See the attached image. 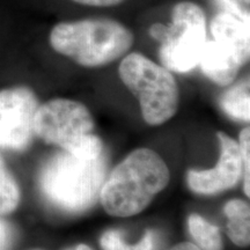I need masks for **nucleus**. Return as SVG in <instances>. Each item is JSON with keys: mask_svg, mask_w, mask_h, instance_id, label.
Segmentation results:
<instances>
[{"mask_svg": "<svg viewBox=\"0 0 250 250\" xmlns=\"http://www.w3.org/2000/svg\"><path fill=\"white\" fill-rule=\"evenodd\" d=\"M169 180V168L158 153L134 149L105 177L100 202L110 215L132 217L145 210Z\"/></svg>", "mask_w": 250, "mask_h": 250, "instance_id": "obj_1", "label": "nucleus"}, {"mask_svg": "<svg viewBox=\"0 0 250 250\" xmlns=\"http://www.w3.org/2000/svg\"><path fill=\"white\" fill-rule=\"evenodd\" d=\"M105 149L99 153H56L40 173V187L52 204L80 212L95 204L107 177Z\"/></svg>", "mask_w": 250, "mask_h": 250, "instance_id": "obj_2", "label": "nucleus"}, {"mask_svg": "<svg viewBox=\"0 0 250 250\" xmlns=\"http://www.w3.org/2000/svg\"><path fill=\"white\" fill-rule=\"evenodd\" d=\"M55 51L83 67H101L125 56L134 36L129 28L107 18L61 22L50 33Z\"/></svg>", "mask_w": 250, "mask_h": 250, "instance_id": "obj_3", "label": "nucleus"}, {"mask_svg": "<svg viewBox=\"0 0 250 250\" xmlns=\"http://www.w3.org/2000/svg\"><path fill=\"white\" fill-rule=\"evenodd\" d=\"M118 73L138 99L146 123L158 126L175 116L180 105V88L171 71L134 52L123 58Z\"/></svg>", "mask_w": 250, "mask_h": 250, "instance_id": "obj_4", "label": "nucleus"}, {"mask_svg": "<svg viewBox=\"0 0 250 250\" xmlns=\"http://www.w3.org/2000/svg\"><path fill=\"white\" fill-rule=\"evenodd\" d=\"M94 120L83 103L54 99L40 104L34 117V133L46 144L71 153H98L104 149L94 134Z\"/></svg>", "mask_w": 250, "mask_h": 250, "instance_id": "obj_5", "label": "nucleus"}, {"mask_svg": "<svg viewBox=\"0 0 250 250\" xmlns=\"http://www.w3.org/2000/svg\"><path fill=\"white\" fill-rule=\"evenodd\" d=\"M149 35L159 41L162 66L177 73H187L198 66L208 41V22L204 11L191 1L174 6L168 26L155 23Z\"/></svg>", "mask_w": 250, "mask_h": 250, "instance_id": "obj_6", "label": "nucleus"}, {"mask_svg": "<svg viewBox=\"0 0 250 250\" xmlns=\"http://www.w3.org/2000/svg\"><path fill=\"white\" fill-rule=\"evenodd\" d=\"M40 103L26 86L0 90V148L22 152L34 136V117Z\"/></svg>", "mask_w": 250, "mask_h": 250, "instance_id": "obj_7", "label": "nucleus"}, {"mask_svg": "<svg viewBox=\"0 0 250 250\" xmlns=\"http://www.w3.org/2000/svg\"><path fill=\"white\" fill-rule=\"evenodd\" d=\"M221 146L219 162L208 170H189L188 184L193 192L213 195L232 189L242 175L239 144L224 132L217 133Z\"/></svg>", "mask_w": 250, "mask_h": 250, "instance_id": "obj_8", "label": "nucleus"}, {"mask_svg": "<svg viewBox=\"0 0 250 250\" xmlns=\"http://www.w3.org/2000/svg\"><path fill=\"white\" fill-rule=\"evenodd\" d=\"M210 30L213 41L236 55L243 65L249 61V17L239 18L229 13H220L212 19Z\"/></svg>", "mask_w": 250, "mask_h": 250, "instance_id": "obj_9", "label": "nucleus"}, {"mask_svg": "<svg viewBox=\"0 0 250 250\" xmlns=\"http://www.w3.org/2000/svg\"><path fill=\"white\" fill-rule=\"evenodd\" d=\"M198 65L203 73L219 86H230L243 66L234 52L215 41H206Z\"/></svg>", "mask_w": 250, "mask_h": 250, "instance_id": "obj_10", "label": "nucleus"}, {"mask_svg": "<svg viewBox=\"0 0 250 250\" xmlns=\"http://www.w3.org/2000/svg\"><path fill=\"white\" fill-rule=\"evenodd\" d=\"M225 214L228 219L227 234L233 243L248 247L250 242V208L248 203L233 199L225 205Z\"/></svg>", "mask_w": 250, "mask_h": 250, "instance_id": "obj_11", "label": "nucleus"}, {"mask_svg": "<svg viewBox=\"0 0 250 250\" xmlns=\"http://www.w3.org/2000/svg\"><path fill=\"white\" fill-rule=\"evenodd\" d=\"M250 83L249 78L240 80L229 87L220 98V105L228 116L234 120L249 122L250 118Z\"/></svg>", "mask_w": 250, "mask_h": 250, "instance_id": "obj_12", "label": "nucleus"}, {"mask_svg": "<svg viewBox=\"0 0 250 250\" xmlns=\"http://www.w3.org/2000/svg\"><path fill=\"white\" fill-rule=\"evenodd\" d=\"M189 230L203 250H221L223 240L217 226L206 221L198 214H191L188 220Z\"/></svg>", "mask_w": 250, "mask_h": 250, "instance_id": "obj_13", "label": "nucleus"}, {"mask_svg": "<svg viewBox=\"0 0 250 250\" xmlns=\"http://www.w3.org/2000/svg\"><path fill=\"white\" fill-rule=\"evenodd\" d=\"M21 201V191L13 174L0 156V217L12 213Z\"/></svg>", "mask_w": 250, "mask_h": 250, "instance_id": "obj_14", "label": "nucleus"}, {"mask_svg": "<svg viewBox=\"0 0 250 250\" xmlns=\"http://www.w3.org/2000/svg\"><path fill=\"white\" fill-rule=\"evenodd\" d=\"M101 246L104 250H152L154 246V233L147 230L137 245L130 246L122 240L120 232L108 230L101 237Z\"/></svg>", "mask_w": 250, "mask_h": 250, "instance_id": "obj_15", "label": "nucleus"}, {"mask_svg": "<svg viewBox=\"0 0 250 250\" xmlns=\"http://www.w3.org/2000/svg\"><path fill=\"white\" fill-rule=\"evenodd\" d=\"M239 148L241 154L242 161V171H243V186H245V193L247 196L250 195L249 182H250V130L246 127L240 133Z\"/></svg>", "mask_w": 250, "mask_h": 250, "instance_id": "obj_16", "label": "nucleus"}, {"mask_svg": "<svg viewBox=\"0 0 250 250\" xmlns=\"http://www.w3.org/2000/svg\"><path fill=\"white\" fill-rule=\"evenodd\" d=\"M15 240V230L12 224L0 217V250H9Z\"/></svg>", "mask_w": 250, "mask_h": 250, "instance_id": "obj_17", "label": "nucleus"}, {"mask_svg": "<svg viewBox=\"0 0 250 250\" xmlns=\"http://www.w3.org/2000/svg\"><path fill=\"white\" fill-rule=\"evenodd\" d=\"M215 1L220 5V7L223 8V12H225V13H229L239 18L249 17L248 12L245 13V12L240 8V6L237 5V2L234 1V0H215Z\"/></svg>", "mask_w": 250, "mask_h": 250, "instance_id": "obj_18", "label": "nucleus"}, {"mask_svg": "<svg viewBox=\"0 0 250 250\" xmlns=\"http://www.w3.org/2000/svg\"><path fill=\"white\" fill-rule=\"evenodd\" d=\"M72 1L81 5L94 6V7H111L122 4L125 0H72Z\"/></svg>", "mask_w": 250, "mask_h": 250, "instance_id": "obj_19", "label": "nucleus"}, {"mask_svg": "<svg viewBox=\"0 0 250 250\" xmlns=\"http://www.w3.org/2000/svg\"><path fill=\"white\" fill-rule=\"evenodd\" d=\"M170 250H201L198 247L193 245V243L190 242H183V243H179L175 247H173Z\"/></svg>", "mask_w": 250, "mask_h": 250, "instance_id": "obj_20", "label": "nucleus"}, {"mask_svg": "<svg viewBox=\"0 0 250 250\" xmlns=\"http://www.w3.org/2000/svg\"><path fill=\"white\" fill-rule=\"evenodd\" d=\"M76 250H92L89 248V247H87V246H85V245H79L76 248Z\"/></svg>", "mask_w": 250, "mask_h": 250, "instance_id": "obj_21", "label": "nucleus"}, {"mask_svg": "<svg viewBox=\"0 0 250 250\" xmlns=\"http://www.w3.org/2000/svg\"><path fill=\"white\" fill-rule=\"evenodd\" d=\"M35 250H40V249H35Z\"/></svg>", "mask_w": 250, "mask_h": 250, "instance_id": "obj_22", "label": "nucleus"}]
</instances>
